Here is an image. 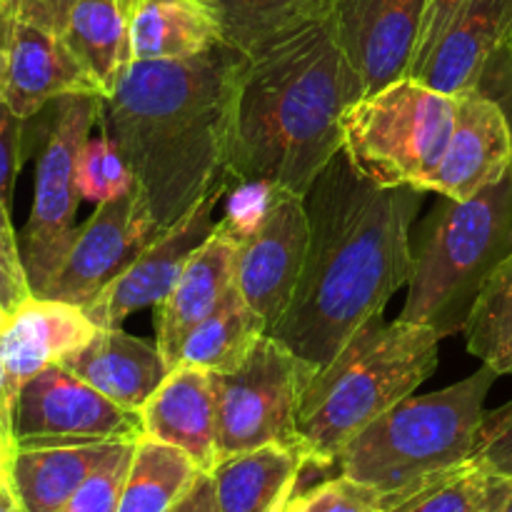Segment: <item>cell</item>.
Wrapping results in <instances>:
<instances>
[{"mask_svg": "<svg viewBox=\"0 0 512 512\" xmlns=\"http://www.w3.org/2000/svg\"><path fill=\"white\" fill-rule=\"evenodd\" d=\"M130 13L133 0H73L63 35L80 63L98 80L108 98L118 88L130 55Z\"/></svg>", "mask_w": 512, "mask_h": 512, "instance_id": "cell-25", "label": "cell"}, {"mask_svg": "<svg viewBox=\"0 0 512 512\" xmlns=\"http://www.w3.org/2000/svg\"><path fill=\"white\" fill-rule=\"evenodd\" d=\"M143 438L140 413L120 408L103 393L50 365L20 388L15 410V440H65V443H135Z\"/></svg>", "mask_w": 512, "mask_h": 512, "instance_id": "cell-10", "label": "cell"}, {"mask_svg": "<svg viewBox=\"0 0 512 512\" xmlns=\"http://www.w3.org/2000/svg\"><path fill=\"white\" fill-rule=\"evenodd\" d=\"M463 5L465 0H428V8H425V18H423V30H420V40H418V50H415L413 68H410L408 78H413V75L423 68V63L430 58L435 45H438L440 35L445 33L450 20L458 15V10L463 8Z\"/></svg>", "mask_w": 512, "mask_h": 512, "instance_id": "cell-38", "label": "cell"}, {"mask_svg": "<svg viewBox=\"0 0 512 512\" xmlns=\"http://www.w3.org/2000/svg\"><path fill=\"white\" fill-rule=\"evenodd\" d=\"M18 495L10 485V475H0V512H20Z\"/></svg>", "mask_w": 512, "mask_h": 512, "instance_id": "cell-44", "label": "cell"}, {"mask_svg": "<svg viewBox=\"0 0 512 512\" xmlns=\"http://www.w3.org/2000/svg\"><path fill=\"white\" fill-rule=\"evenodd\" d=\"M475 90L493 98L503 108L512 133V50L508 45L493 55V60L488 63V68H485L483 78H480Z\"/></svg>", "mask_w": 512, "mask_h": 512, "instance_id": "cell-39", "label": "cell"}, {"mask_svg": "<svg viewBox=\"0 0 512 512\" xmlns=\"http://www.w3.org/2000/svg\"><path fill=\"white\" fill-rule=\"evenodd\" d=\"M265 333H268V325L250 308L235 283L220 308L188 335L180 350L178 365H195L210 373H228L243 363L245 355Z\"/></svg>", "mask_w": 512, "mask_h": 512, "instance_id": "cell-28", "label": "cell"}, {"mask_svg": "<svg viewBox=\"0 0 512 512\" xmlns=\"http://www.w3.org/2000/svg\"><path fill=\"white\" fill-rule=\"evenodd\" d=\"M508 48L512 50V33H510V43H508Z\"/></svg>", "mask_w": 512, "mask_h": 512, "instance_id": "cell-48", "label": "cell"}, {"mask_svg": "<svg viewBox=\"0 0 512 512\" xmlns=\"http://www.w3.org/2000/svg\"><path fill=\"white\" fill-rule=\"evenodd\" d=\"M360 98L335 13L250 50L235 108L233 185L268 183L305 198L343 150V115Z\"/></svg>", "mask_w": 512, "mask_h": 512, "instance_id": "cell-3", "label": "cell"}, {"mask_svg": "<svg viewBox=\"0 0 512 512\" xmlns=\"http://www.w3.org/2000/svg\"><path fill=\"white\" fill-rule=\"evenodd\" d=\"M20 3H23V0H0V98H5V88H8L10 48H13Z\"/></svg>", "mask_w": 512, "mask_h": 512, "instance_id": "cell-41", "label": "cell"}, {"mask_svg": "<svg viewBox=\"0 0 512 512\" xmlns=\"http://www.w3.org/2000/svg\"><path fill=\"white\" fill-rule=\"evenodd\" d=\"M223 43L213 15L195 0H133V60H183Z\"/></svg>", "mask_w": 512, "mask_h": 512, "instance_id": "cell-24", "label": "cell"}, {"mask_svg": "<svg viewBox=\"0 0 512 512\" xmlns=\"http://www.w3.org/2000/svg\"><path fill=\"white\" fill-rule=\"evenodd\" d=\"M60 365L133 413H140L173 370L158 345L133 338L120 328H100Z\"/></svg>", "mask_w": 512, "mask_h": 512, "instance_id": "cell-21", "label": "cell"}, {"mask_svg": "<svg viewBox=\"0 0 512 512\" xmlns=\"http://www.w3.org/2000/svg\"><path fill=\"white\" fill-rule=\"evenodd\" d=\"M303 468V453L285 445H263L218 460L210 478L220 512H278L298 488Z\"/></svg>", "mask_w": 512, "mask_h": 512, "instance_id": "cell-23", "label": "cell"}, {"mask_svg": "<svg viewBox=\"0 0 512 512\" xmlns=\"http://www.w3.org/2000/svg\"><path fill=\"white\" fill-rule=\"evenodd\" d=\"M118 443L20 440L10 460V485L23 512H58Z\"/></svg>", "mask_w": 512, "mask_h": 512, "instance_id": "cell-22", "label": "cell"}, {"mask_svg": "<svg viewBox=\"0 0 512 512\" xmlns=\"http://www.w3.org/2000/svg\"><path fill=\"white\" fill-rule=\"evenodd\" d=\"M65 95H100L98 80L88 73L65 40L63 28L20 8L10 48L5 100L23 120Z\"/></svg>", "mask_w": 512, "mask_h": 512, "instance_id": "cell-15", "label": "cell"}, {"mask_svg": "<svg viewBox=\"0 0 512 512\" xmlns=\"http://www.w3.org/2000/svg\"><path fill=\"white\" fill-rule=\"evenodd\" d=\"M308 243L310 220L305 198L280 188H275L263 223L238 240L235 283L250 308L265 320L268 333L278 328L293 303Z\"/></svg>", "mask_w": 512, "mask_h": 512, "instance_id": "cell-12", "label": "cell"}, {"mask_svg": "<svg viewBox=\"0 0 512 512\" xmlns=\"http://www.w3.org/2000/svg\"><path fill=\"white\" fill-rule=\"evenodd\" d=\"M163 230L150 215L138 185L120 198L95 208L90 220L80 225L48 288L38 298L80 305L95 298L113 283Z\"/></svg>", "mask_w": 512, "mask_h": 512, "instance_id": "cell-11", "label": "cell"}, {"mask_svg": "<svg viewBox=\"0 0 512 512\" xmlns=\"http://www.w3.org/2000/svg\"><path fill=\"white\" fill-rule=\"evenodd\" d=\"M25 120L10 108L5 98H0V200L10 208L13 198L15 175L20 168V135Z\"/></svg>", "mask_w": 512, "mask_h": 512, "instance_id": "cell-37", "label": "cell"}, {"mask_svg": "<svg viewBox=\"0 0 512 512\" xmlns=\"http://www.w3.org/2000/svg\"><path fill=\"white\" fill-rule=\"evenodd\" d=\"M428 0H340L335 18L363 95L408 78Z\"/></svg>", "mask_w": 512, "mask_h": 512, "instance_id": "cell-14", "label": "cell"}, {"mask_svg": "<svg viewBox=\"0 0 512 512\" xmlns=\"http://www.w3.org/2000/svg\"><path fill=\"white\" fill-rule=\"evenodd\" d=\"M485 512H512V478L490 475Z\"/></svg>", "mask_w": 512, "mask_h": 512, "instance_id": "cell-43", "label": "cell"}, {"mask_svg": "<svg viewBox=\"0 0 512 512\" xmlns=\"http://www.w3.org/2000/svg\"><path fill=\"white\" fill-rule=\"evenodd\" d=\"M273 193L275 188L268 183H235L230 188L228 215L223 218V225L235 240L250 235L263 223L273 203Z\"/></svg>", "mask_w": 512, "mask_h": 512, "instance_id": "cell-36", "label": "cell"}, {"mask_svg": "<svg viewBox=\"0 0 512 512\" xmlns=\"http://www.w3.org/2000/svg\"><path fill=\"white\" fill-rule=\"evenodd\" d=\"M100 115V95H65L55 100L48 140L35 170L33 210L20 248L33 295H43L78 233L75 210L80 193L75 183V163L93 125L100 123Z\"/></svg>", "mask_w": 512, "mask_h": 512, "instance_id": "cell-9", "label": "cell"}, {"mask_svg": "<svg viewBox=\"0 0 512 512\" xmlns=\"http://www.w3.org/2000/svg\"><path fill=\"white\" fill-rule=\"evenodd\" d=\"M228 193L230 188L215 190L195 205L180 223L163 230L113 283L83 305V313L95 328H120L128 315L158 305L173 290L195 250L213 235L218 225L213 218L215 205Z\"/></svg>", "mask_w": 512, "mask_h": 512, "instance_id": "cell-13", "label": "cell"}, {"mask_svg": "<svg viewBox=\"0 0 512 512\" xmlns=\"http://www.w3.org/2000/svg\"><path fill=\"white\" fill-rule=\"evenodd\" d=\"M245 55L220 43L183 60H133L103 98V133L123 153L160 230L233 188L230 153Z\"/></svg>", "mask_w": 512, "mask_h": 512, "instance_id": "cell-2", "label": "cell"}, {"mask_svg": "<svg viewBox=\"0 0 512 512\" xmlns=\"http://www.w3.org/2000/svg\"><path fill=\"white\" fill-rule=\"evenodd\" d=\"M280 512H385V508L378 490L340 473L308 493L298 495L295 490Z\"/></svg>", "mask_w": 512, "mask_h": 512, "instance_id": "cell-32", "label": "cell"}, {"mask_svg": "<svg viewBox=\"0 0 512 512\" xmlns=\"http://www.w3.org/2000/svg\"><path fill=\"white\" fill-rule=\"evenodd\" d=\"M30 295L33 293L25 275L23 253L10 225V208L0 200V308L5 313H13Z\"/></svg>", "mask_w": 512, "mask_h": 512, "instance_id": "cell-35", "label": "cell"}, {"mask_svg": "<svg viewBox=\"0 0 512 512\" xmlns=\"http://www.w3.org/2000/svg\"><path fill=\"white\" fill-rule=\"evenodd\" d=\"M318 368L265 333L238 368L213 373L218 460L263 445L300 450L298 410Z\"/></svg>", "mask_w": 512, "mask_h": 512, "instance_id": "cell-8", "label": "cell"}, {"mask_svg": "<svg viewBox=\"0 0 512 512\" xmlns=\"http://www.w3.org/2000/svg\"><path fill=\"white\" fill-rule=\"evenodd\" d=\"M8 468H10V460L5 458L3 448H0V475H8Z\"/></svg>", "mask_w": 512, "mask_h": 512, "instance_id": "cell-45", "label": "cell"}, {"mask_svg": "<svg viewBox=\"0 0 512 512\" xmlns=\"http://www.w3.org/2000/svg\"><path fill=\"white\" fill-rule=\"evenodd\" d=\"M510 33L512 0H465L413 78L453 98L470 93Z\"/></svg>", "mask_w": 512, "mask_h": 512, "instance_id": "cell-19", "label": "cell"}, {"mask_svg": "<svg viewBox=\"0 0 512 512\" xmlns=\"http://www.w3.org/2000/svg\"><path fill=\"white\" fill-rule=\"evenodd\" d=\"M425 190L378 188L340 150L305 195L310 243L293 303L270 335L325 368L413 273L410 225Z\"/></svg>", "mask_w": 512, "mask_h": 512, "instance_id": "cell-1", "label": "cell"}, {"mask_svg": "<svg viewBox=\"0 0 512 512\" xmlns=\"http://www.w3.org/2000/svg\"><path fill=\"white\" fill-rule=\"evenodd\" d=\"M20 512H23V510H20Z\"/></svg>", "mask_w": 512, "mask_h": 512, "instance_id": "cell-49", "label": "cell"}, {"mask_svg": "<svg viewBox=\"0 0 512 512\" xmlns=\"http://www.w3.org/2000/svg\"><path fill=\"white\" fill-rule=\"evenodd\" d=\"M38 3H65V5H70L73 0H38Z\"/></svg>", "mask_w": 512, "mask_h": 512, "instance_id": "cell-47", "label": "cell"}, {"mask_svg": "<svg viewBox=\"0 0 512 512\" xmlns=\"http://www.w3.org/2000/svg\"><path fill=\"white\" fill-rule=\"evenodd\" d=\"M458 98L400 78L355 100L343 115V150L378 188L428 193L453 135Z\"/></svg>", "mask_w": 512, "mask_h": 512, "instance_id": "cell-7", "label": "cell"}, {"mask_svg": "<svg viewBox=\"0 0 512 512\" xmlns=\"http://www.w3.org/2000/svg\"><path fill=\"white\" fill-rule=\"evenodd\" d=\"M440 335L425 325L373 315L305 388L298 443L305 465L330 468L375 418L410 398L433 375Z\"/></svg>", "mask_w": 512, "mask_h": 512, "instance_id": "cell-4", "label": "cell"}, {"mask_svg": "<svg viewBox=\"0 0 512 512\" xmlns=\"http://www.w3.org/2000/svg\"><path fill=\"white\" fill-rule=\"evenodd\" d=\"M490 473L475 460L435 473L383 500L385 512H485Z\"/></svg>", "mask_w": 512, "mask_h": 512, "instance_id": "cell-30", "label": "cell"}, {"mask_svg": "<svg viewBox=\"0 0 512 512\" xmlns=\"http://www.w3.org/2000/svg\"><path fill=\"white\" fill-rule=\"evenodd\" d=\"M463 333L480 363L498 375L512 373V255L480 290Z\"/></svg>", "mask_w": 512, "mask_h": 512, "instance_id": "cell-29", "label": "cell"}, {"mask_svg": "<svg viewBox=\"0 0 512 512\" xmlns=\"http://www.w3.org/2000/svg\"><path fill=\"white\" fill-rule=\"evenodd\" d=\"M498 378L493 368L483 365L438 393L400 400L360 430L335 465L385 500L430 475L468 463L488 413L485 398Z\"/></svg>", "mask_w": 512, "mask_h": 512, "instance_id": "cell-6", "label": "cell"}, {"mask_svg": "<svg viewBox=\"0 0 512 512\" xmlns=\"http://www.w3.org/2000/svg\"><path fill=\"white\" fill-rule=\"evenodd\" d=\"M512 168V133L503 108L480 90L458 95L453 135L428 193L468 200Z\"/></svg>", "mask_w": 512, "mask_h": 512, "instance_id": "cell-16", "label": "cell"}, {"mask_svg": "<svg viewBox=\"0 0 512 512\" xmlns=\"http://www.w3.org/2000/svg\"><path fill=\"white\" fill-rule=\"evenodd\" d=\"M473 460L490 475L512 478V400L485 413Z\"/></svg>", "mask_w": 512, "mask_h": 512, "instance_id": "cell-34", "label": "cell"}, {"mask_svg": "<svg viewBox=\"0 0 512 512\" xmlns=\"http://www.w3.org/2000/svg\"><path fill=\"white\" fill-rule=\"evenodd\" d=\"M170 512H220L218 498H215V485L210 473H203L193 483V488L185 493V498L180 500Z\"/></svg>", "mask_w": 512, "mask_h": 512, "instance_id": "cell-42", "label": "cell"}, {"mask_svg": "<svg viewBox=\"0 0 512 512\" xmlns=\"http://www.w3.org/2000/svg\"><path fill=\"white\" fill-rule=\"evenodd\" d=\"M5 320H8V313H5V310H3V308H0V330H3Z\"/></svg>", "mask_w": 512, "mask_h": 512, "instance_id": "cell-46", "label": "cell"}, {"mask_svg": "<svg viewBox=\"0 0 512 512\" xmlns=\"http://www.w3.org/2000/svg\"><path fill=\"white\" fill-rule=\"evenodd\" d=\"M18 385L10 378L3 358H0V448L5 458L13 460L15 455V410H18Z\"/></svg>", "mask_w": 512, "mask_h": 512, "instance_id": "cell-40", "label": "cell"}, {"mask_svg": "<svg viewBox=\"0 0 512 512\" xmlns=\"http://www.w3.org/2000/svg\"><path fill=\"white\" fill-rule=\"evenodd\" d=\"M200 475L188 453L143 435L135 440L118 512H170Z\"/></svg>", "mask_w": 512, "mask_h": 512, "instance_id": "cell-27", "label": "cell"}, {"mask_svg": "<svg viewBox=\"0 0 512 512\" xmlns=\"http://www.w3.org/2000/svg\"><path fill=\"white\" fill-rule=\"evenodd\" d=\"M143 435L180 448L203 473L218 465V398L213 373L175 365L140 408Z\"/></svg>", "mask_w": 512, "mask_h": 512, "instance_id": "cell-18", "label": "cell"}, {"mask_svg": "<svg viewBox=\"0 0 512 512\" xmlns=\"http://www.w3.org/2000/svg\"><path fill=\"white\" fill-rule=\"evenodd\" d=\"M98 330L80 305L30 295L8 313L0 330V358L20 390L40 370L83 348Z\"/></svg>", "mask_w": 512, "mask_h": 512, "instance_id": "cell-20", "label": "cell"}, {"mask_svg": "<svg viewBox=\"0 0 512 512\" xmlns=\"http://www.w3.org/2000/svg\"><path fill=\"white\" fill-rule=\"evenodd\" d=\"M135 443H118L58 512H118Z\"/></svg>", "mask_w": 512, "mask_h": 512, "instance_id": "cell-33", "label": "cell"}, {"mask_svg": "<svg viewBox=\"0 0 512 512\" xmlns=\"http://www.w3.org/2000/svg\"><path fill=\"white\" fill-rule=\"evenodd\" d=\"M512 255V168L468 200L443 198L423 228L400 318L440 340L465 328L480 290Z\"/></svg>", "mask_w": 512, "mask_h": 512, "instance_id": "cell-5", "label": "cell"}, {"mask_svg": "<svg viewBox=\"0 0 512 512\" xmlns=\"http://www.w3.org/2000/svg\"><path fill=\"white\" fill-rule=\"evenodd\" d=\"M218 23L223 45L248 55L250 50L323 20L340 0H195Z\"/></svg>", "mask_w": 512, "mask_h": 512, "instance_id": "cell-26", "label": "cell"}, {"mask_svg": "<svg viewBox=\"0 0 512 512\" xmlns=\"http://www.w3.org/2000/svg\"><path fill=\"white\" fill-rule=\"evenodd\" d=\"M235 250L238 240L228 233L223 220H218L213 235L195 250L173 290L155 305V345L170 368L180 363V350L188 335L213 315L235 288Z\"/></svg>", "mask_w": 512, "mask_h": 512, "instance_id": "cell-17", "label": "cell"}, {"mask_svg": "<svg viewBox=\"0 0 512 512\" xmlns=\"http://www.w3.org/2000/svg\"><path fill=\"white\" fill-rule=\"evenodd\" d=\"M75 183H78L80 200L103 205L128 193L135 180L118 145L103 133L98 138H88L80 148Z\"/></svg>", "mask_w": 512, "mask_h": 512, "instance_id": "cell-31", "label": "cell"}]
</instances>
